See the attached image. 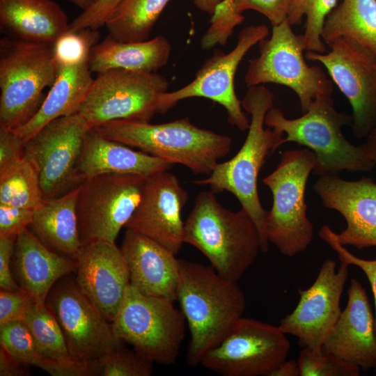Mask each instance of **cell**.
I'll use <instances>...</instances> for the list:
<instances>
[{
    "label": "cell",
    "instance_id": "obj_1",
    "mask_svg": "<svg viewBox=\"0 0 376 376\" xmlns=\"http://www.w3.org/2000/svg\"><path fill=\"white\" fill-rule=\"evenodd\" d=\"M274 95L263 85L248 87L242 100L243 109L251 114L246 139L230 159L218 163L210 175L194 182L207 185L214 194L232 193L242 208L253 221L259 233L260 251L269 249L266 232L267 212L262 206L258 191V177L267 159L283 145V133L265 127L267 112L274 107Z\"/></svg>",
    "mask_w": 376,
    "mask_h": 376
},
{
    "label": "cell",
    "instance_id": "obj_2",
    "mask_svg": "<svg viewBox=\"0 0 376 376\" xmlns=\"http://www.w3.org/2000/svg\"><path fill=\"white\" fill-rule=\"evenodd\" d=\"M177 300L190 331L187 354L191 366L217 345L242 317L244 294L237 281L219 274L212 266L180 260Z\"/></svg>",
    "mask_w": 376,
    "mask_h": 376
},
{
    "label": "cell",
    "instance_id": "obj_3",
    "mask_svg": "<svg viewBox=\"0 0 376 376\" xmlns=\"http://www.w3.org/2000/svg\"><path fill=\"white\" fill-rule=\"evenodd\" d=\"M213 191H201L185 222L184 242L199 250L224 278L237 281L253 264L259 250V233L242 208L224 207Z\"/></svg>",
    "mask_w": 376,
    "mask_h": 376
},
{
    "label": "cell",
    "instance_id": "obj_4",
    "mask_svg": "<svg viewBox=\"0 0 376 376\" xmlns=\"http://www.w3.org/2000/svg\"><path fill=\"white\" fill-rule=\"evenodd\" d=\"M91 130L173 165L182 164L195 174L207 175L232 146L230 136L198 127L188 117L161 124L116 120Z\"/></svg>",
    "mask_w": 376,
    "mask_h": 376
},
{
    "label": "cell",
    "instance_id": "obj_5",
    "mask_svg": "<svg viewBox=\"0 0 376 376\" xmlns=\"http://www.w3.org/2000/svg\"><path fill=\"white\" fill-rule=\"evenodd\" d=\"M265 125L285 134L283 145L294 142L312 150L317 159L313 173L318 177L375 168L363 144L355 146L343 135L342 127L352 126V116L337 111L331 95L317 97L304 113L293 119L273 107L265 115Z\"/></svg>",
    "mask_w": 376,
    "mask_h": 376
},
{
    "label": "cell",
    "instance_id": "obj_6",
    "mask_svg": "<svg viewBox=\"0 0 376 376\" xmlns=\"http://www.w3.org/2000/svg\"><path fill=\"white\" fill-rule=\"evenodd\" d=\"M52 45L8 36L0 41V127L15 130L42 105L57 75Z\"/></svg>",
    "mask_w": 376,
    "mask_h": 376
},
{
    "label": "cell",
    "instance_id": "obj_7",
    "mask_svg": "<svg viewBox=\"0 0 376 376\" xmlns=\"http://www.w3.org/2000/svg\"><path fill=\"white\" fill-rule=\"evenodd\" d=\"M316 164V156L308 148L286 150L276 168L263 180L273 198L266 216L267 239L285 256L304 251L313 240L305 194Z\"/></svg>",
    "mask_w": 376,
    "mask_h": 376
},
{
    "label": "cell",
    "instance_id": "obj_8",
    "mask_svg": "<svg viewBox=\"0 0 376 376\" xmlns=\"http://www.w3.org/2000/svg\"><path fill=\"white\" fill-rule=\"evenodd\" d=\"M185 321L171 300L144 295L130 284L111 324L116 336L140 355L152 363L171 365L185 336Z\"/></svg>",
    "mask_w": 376,
    "mask_h": 376
},
{
    "label": "cell",
    "instance_id": "obj_9",
    "mask_svg": "<svg viewBox=\"0 0 376 376\" xmlns=\"http://www.w3.org/2000/svg\"><path fill=\"white\" fill-rule=\"evenodd\" d=\"M259 55L249 61L244 82L247 87L276 84L297 95L304 113L320 95H331L334 84L324 70L306 62L301 35L295 34L286 19L273 26L269 38L258 42Z\"/></svg>",
    "mask_w": 376,
    "mask_h": 376
},
{
    "label": "cell",
    "instance_id": "obj_10",
    "mask_svg": "<svg viewBox=\"0 0 376 376\" xmlns=\"http://www.w3.org/2000/svg\"><path fill=\"white\" fill-rule=\"evenodd\" d=\"M169 81L157 72L113 69L98 73L77 112L91 129L116 120L150 122Z\"/></svg>",
    "mask_w": 376,
    "mask_h": 376
},
{
    "label": "cell",
    "instance_id": "obj_11",
    "mask_svg": "<svg viewBox=\"0 0 376 376\" xmlns=\"http://www.w3.org/2000/svg\"><path fill=\"white\" fill-rule=\"evenodd\" d=\"M290 350L286 334L279 326L242 316L200 364L223 376H270Z\"/></svg>",
    "mask_w": 376,
    "mask_h": 376
},
{
    "label": "cell",
    "instance_id": "obj_12",
    "mask_svg": "<svg viewBox=\"0 0 376 376\" xmlns=\"http://www.w3.org/2000/svg\"><path fill=\"white\" fill-rule=\"evenodd\" d=\"M269 34L266 25H250L239 33L235 47L228 53L214 51L187 85L172 92L163 93L159 100V113H164L180 100L204 97L221 105L226 110L228 122L244 132L250 120L235 91L234 79L237 68L247 52Z\"/></svg>",
    "mask_w": 376,
    "mask_h": 376
},
{
    "label": "cell",
    "instance_id": "obj_13",
    "mask_svg": "<svg viewBox=\"0 0 376 376\" xmlns=\"http://www.w3.org/2000/svg\"><path fill=\"white\" fill-rule=\"evenodd\" d=\"M147 178L133 174H104L79 186L77 216L82 243L116 241L138 207Z\"/></svg>",
    "mask_w": 376,
    "mask_h": 376
},
{
    "label": "cell",
    "instance_id": "obj_14",
    "mask_svg": "<svg viewBox=\"0 0 376 376\" xmlns=\"http://www.w3.org/2000/svg\"><path fill=\"white\" fill-rule=\"evenodd\" d=\"M91 130L77 113L53 120L26 140L24 156L38 171L44 199L61 196L80 185L77 164Z\"/></svg>",
    "mask_w": 376,
    "mask_h": 376
},
{
    "label": "cell",
    "instance_id": "obj_15",
    "mask_svg": "<svg viewBox=\"0 0 376 376\" xmlns=\"http://www.w3.org/2000/svg\"><path fill=\"white\" fill-rule=\"evenodd\" d=\"M327 45V53L306 52L305 57L324 66L352 107L353 134L366 138L376 122V58L348 37L334 39Z\"/></svg>",
    "mask_w": 376,
    "mask_h": 376
},
{
    "label": "cell",
    "instance_id": "obj_16",
    "mask_svg": "<svg viewBox=\"0 0 376 376\" xmlns=\"http://www.w3.org/2000/svg\"><path fill=\"white\" fill-rule=\"evenodd\" d=\"M45 304L56 319L74 361L91 365L123 345L111 322L76 282L52 288Z\"/></svg>",
    "mask_w": 376,
    "mask_h": 376
},
{
    "label": "cell",
    "instance_id": "obj_17",
    "mask_svg": "<svg viewBox=\"0 0 376 376\" xmlns=\"http://www.w3.org/2000/svg\"><path fill=\"white\" fill-rule=\"evenodd\" d=\"M348 267L340 263L336 270L334 260L323 262L314 283L299 289L295 308L283 318L279 325L286 334L297 337L299 345L320 351L340 314V298L347 279Z\"/></svg>",
    "mask_w": 376,
    "mask_h": 376
},
{
    "label": "cell",
    "instance_id": "obj_18",
    "mask_svg": "<svg viewBox=\"0 0 376 376\" xmlns=\"http://www.w3.org/2000/svg\"><path fill=\"white\" fill-rule=\"evenodd\" d=\"M188 200L187 191L169 171L150 176L146 180L141 201L125 228L177 255L185 243L181 213Z\"/></svg>",
    "mask_w": 376,
    "mask_h": 376
},
{
    "label": "cell",
    "instance_id": "obj_19",
    "mask_svg": "<svg viewBox=\"0 0 376 376\" xmlns=\"http://www.w3.org/2000/svg\"><path fill=\"white\" fill-rule=\"evenodd\" d=\"M76 261V283L111 322L130 284L121 249L114 242L89 241L82 243Z\"/></svg>",
    "mask_w": 376,
    "mask_h": 376
},
{
    "label": "cell",
    "instance_id": "obj_20",
    "mask_svg": "<svg viewBox=\"0 0 376 376\" xmlns=\"http://www.w3.org/2000/svg\"><path fill=\"white\" fill-rule=\"evenodd\" d=\"M313 189L325 207L337 211L346 221V228L336 233L342 245L358 249L376 246V183L372 179L323 175Z\"/></svg>",
    "mask_w": 376,
    "mask_h": 376
},
{
    "label": "cell",
    "instance_id": "obj_21",
    "mask_svg": "<svg viewBox=\"0 0 376 376\" xmlns=\"http://www.w3.org/2000/svg\"><path fill=\"white\" fill-rule=\"evenodd\" d=\"M120 249L132 286L146 296L177 300L180 260L176 255L149 237L128 229Z\"/></svg>",
    "mask_w": 376,
    "mask_h": 376
},
{
    "label": "cell",
    "instance_id": "obj_22",
    "mask_svg": "<svg viewBox=\"0 0 376 376\" xmlns=\"http://www.w3.org/2000/svg\"><path fill=\"white\" fill-rule=\"evenodd\" d=\"M345 308L326 339L323 347L363 370L376 366V331L365 288L351 280Z\"/></svg>",
    "mask_w": 376,
    "mask_h": 376
},
{
    "label": "cell",
    "instance_id": "obj_23",
    "mask_svg": "<svg viewBox=\"0 0 376 376\" xmlns=\"http://www.w3.org/2000/svg\"><path fill=\"white\" fill-rule=\"evenodd\" d=\"M91 130L85 136L77 164V176L84 180L104 174H133L148 178L169 171L173 164Z\"/></svg>",
    "mask_w": 376,
    "mask_h": 376
},
{
    "label": "cell",
    "instance_id": "obj_24",
    "mask_svg": "<svg viewBox=\"0 0 376 376\" xmlns=\"http://www.w3.org/2000/svg\"><path fill=\"white\" fill-rule=\"evenodd\" d=\"M13 256L17 283L39 304L58 279L77 268L76 260L52 251L28 228L17 236Z\"/></svg>",
    "mask_w": 376,
    "mask_h": 376
},
{
    "label": "cell",
    "instance_id": "obj_25",
    "mask_svg": "<svg viewBox=\"0 0 376 376\" xmlns=\"http://www.w3.org/2000/svg\"><path fill=\"white\" fill-rule=\"evenodd\" d=\"M0 26L13 38L53 44L70 23L52 0H0Z\"/></svg>",
    "mask_w": 376,
    "mask_h": 376
},
{
    "label": "cell",
    "instance_id": "obj_26",
    "mask_svg": "<svg viewBox=\"0 0 376 376\" xmlns=\"http://www.w3.org/2000/svg\"><path fill=\"white\" fill-rule=\"evenodd\" d=\"M79 187L44 199L33 210L31 232L52 251L76 260L82 245L77 216Z\"/></svg>",
    "mask_w": 376,
    "mask_h": 376
},
{
    "label": "cell",
    "instance_id": "obj_27",
    "mask_svg": "<svg viewBox=\"0 0 376 376\" xmlns=\"http://www.w3.org/2000/svg\"><path fill=\"white\" fill-rule=\"evenodd\" d=\"M89 63L57 69L56 79L33 117L13 130L25 140L56 118L77 113L93 81Z\"/></svg>",
    "mask_w": 376,
    "mask_h": 376
},
{
    "label": "cell",
    "instance_id": "obj_28",
    "mask_svg": "<svg viewBox=\"0 0 376 376\" xmlns=\"http://www.w3.org/2000/svg\"><path fill=\"white\" fill-rule=\"evenodd\" d=\"M169 40L158 36L143 42H122L107 36L92 49L89 58L91 72L113 69L156 72L166 65L171 55Z\"/></svg>",
    "mask_w": 376,
    "mask_h": 376
},
{
    "label": "cell",
    "instance_id": "obj_29",
    "mask_svg": "<svg viewBox=\"0 0 376 376\" xmlns=\"http://www.w3.org/2000/svg\"><path fill=\"white\" fill-rule=\"evenodd\" d=\"M348 37L376 58V0H343L327 17L322 38L327 44Z\"/></svg>",
    "mask_w": 376,
    "mask_h": 376
},
{
    "label": "cell",
    "instance_id": "obj_30",
    "mask_svg": "<svg viewBox=\"0 0 376 376\" xmlns=\"http://www.w3.org/2000/svg\"><path fill=\"white\" fill-rule=\"evenodd\" d=\"M170 0H123L105 24L109 36L122 42L148 40Z\"/></svg>",
    "mask_w": 376,
    "mask_h": 376
},
{
    "label": "cell",
    "instance_id": "obj_31",
    "mask_svg": "<svg viewBox=\"0 0 376 376\" xmlns=\"http://www.w3.org/2000/svg\"><path fill=\"white\" fill-rule=\"evenodd\" d=\"M0 345L19 361L37 366L53 376L93 375L91 365L72 367L47 359L40 352L32 334L22 320L0 325Z\"/></svg>",
    "mask_w": 376,
    "mask_h": 376
},
{
    "label": "cell",
    "instance_id": "obj_32",
    "mask_svg": "<svg viewBox=\"0 0 376 376\" xmlns=\"http://www.w3.org/2000/svg\"><path fill=\"white\" fill-rule=\"evenodd\" d=\"M43 200L38 171L24 156L0 169V203L34 210Z\"/></svg>",
    "mask_w": 376,
    "mask_h": 376
},
{
    "label": "cell",
    "instance_id": "obj_33",
    "mask_svg": "<svg viewBox=\"0 0 376 376\" xmlns=\"http://www.w3.org/2000/svg\"><path fill=\"white\" fill-rule=\"evenodd\" d=\"M22 321L32 334L41 354L49 361L72 367L90 365L72 359L63 331L45 304L33 302Z\"/></svg>",
    "mask_w": 376,
    "mask_h": 376
},
{
    "label": "cell",
    "instance_id": "obj_34",
    "mask_svg": "<svg viewBox=\"0 0 376 376\" xmlns=\"http://www.w3.org/2000/svg\"><path fill=\"white\" fill-rule=\"evenodd\" d=\"M338 0H297L289 8L287 19L291 26L298 25L306 17L302 34L306 52H326L322 32L325 19L336 7Z\"/></svg>",
    "mask_w": 376,
    "mask_h": 376
},
{
    "label": "cell",
    "instance_id": "obj_35",
    "mask_svg": "<svg viewBox=\"0 0 376 376\" xmlns=\"http://www.w3.org/2000/svg\"><path fill=\"white\" fill-rule=\"evenodd\" d=\"M97 30L68 29L52 45L54 58L57 69L89 61L93 48L98 43Z\"/></svg>",
    "mask_w": 376,
    "mask_h": 376
},
{
    "label": "cell",
    "instance_id": "obj_36",
    "mask_svg": "<svg viewBox=\"0 0 376 376\" xmlns=\"http://www.w3.org/2000/svg\"><path fill=\"white\" fill-rule=\"evenodd\" d=\"M152 362L123 345L91 363L93 375L150 376Z\"/></svg>",
    "mask_w": 376,
    "mask_h": 376
},
{
    "label": "cell",
    "instance_id": "obj_37",
    "mask_svg": "<svg viewBox=\"0 0 376 376\" xmlns=\"http://www.w3.org/2000/svg\"><path fill=\"white\" fill-rule=\"evenodd\" d=\"M300 376H358L361 368L329 352L304 347L297 359Z\"/></svg>",
    "mask_w": 376,
    "mask_h": 376
},
{
    "label": "cell",
    "instance_id": "obj_38",
    "mask_svg": "<svg viewBox=\"0 0 376 376\" xmlns=\"http://www.w3.org/2000/svg\"><path fill=\"white\" fill-rule=\"evenodd\" d=\"M290 4L288 0H223L218 6L220 10L237 25L242 23V13L256 10L266 17L273 26L285 20Z\"/></svg>",
    "mask_w": 376,
    "mask_h": 376
},
{
    "label": "cell",
    "instance_id": "obj_39",
    "mask_svg": "<svg viewBox=\"0 0 376 376\" xmlns=\"http://www.w3.org/2000/svg\"><path fill=\"white\" fill-rule=\"evenodd\" d=\"M320 238L324 240L336 253L340 263L347 265L359 267L366 275L374 295L375 299V327L376 331V260L360 258L350 252L338 240L336 233L329 226H323L319 232Z\"/></svg>",
    "mask_w": 376,
    "mask_h": 376
},
{
    "label": "cell",
    "instance_id": "obj_40",
    "mask_svg": "<svg viewBox=\"0 0 376 376\" xmlns=\"http://www.w3.org/2000/svg\"><path fill=\"white\" fill-rule=\"evenodd\" d=\"M33 302L31 297L22 288L14 291L1 290L0 325L22 320Z\"/></svg>",
    "mask_w": 376,
    "mask_h": 376
},
{
    "label": "cell",
    "instance_id": "obj_41",
    "mask_svg": "<svg viewBox=\"0 0 376 376\" xmlns=\"http://www.w3.org/2000/svg\"><path fill=\"white\" fill-rule=\"evenodd\" d=\"M123 0H98L89 9L75 17L70 23V30L91 29L97 30L106 23Z\"/></svg>",
    "mask_w": 376,
    "mask_h": 376
},
{
    "label": "cell",
    "instance_id": "obj_42",
    "mask_svg": "<svg viewBox=\"0 0 376 376\" xmlns=\"http://www.w3.org/2000/svg\"><path fill=\"white\" fill-rule=\"evenodd\" d=\"M33 210L0 203V236H18L29 227Z\"/></svg>",
    "mask_w": 376,
    "mask_h": 376
},
{
    "label": "cell",
    "instance_id": "obj_43",
    "mask_svg": "<svg viewBox=\"0 0 376 376\" xmlns=\"http://www.w3.org/2000/svg\"><path fill=\"white\" fill-rule=\"evenodd\" d=\"M17 236H0V288L4 290H17L20 288L11 271Z\"/></svg>",
    "mask_w": 376,
    "mask_h": 376
},
{
    "label": "cell",
    "instance_id": "obj_44",
    "mask_svg": "<svg viewBox=\"0 0 376 376\" xmlns=\"http://www.w3.org/2000/svg\"><path fill=\"white\" fill-rule=\"evenodd\" d=\"M25 142L15 131L0 127V169L24 157Z\"/></svg>",
    "mask_w": 376,
    "mask_h": 376
},
{
    "label": "cell",
    "instance_id": "obj_45",
    "mask_svg": "<svg viewBox=\"0 0 376 376\" xmlns=\"http://www.w3.org/2000/svg\"><path fill=\"white\" fill-rule=\"evenodd\" d=\"M27 364L23 363L0 347V375L27 376L31 373Z\"/></svg>",
    "mask_w": 376,
    "mask_h": 376
},
{
    "label": "cell",
    "instance_id": "obj_46",
    "mask_svg": "<svg viewBox=\"0 0 376 376\" xmlns=\"http://www.w3.org/2000/svg\"><path fill=\"white\" fill-rule=\"evenodd\" d=\"M299 368L297 361L287 359L282 362L270 376H299Z\"/></svg>",
    "mask_w": 376,
    "mask_h": 376
},
{
    "label": "cell",
    "instance_id": "obj_47",
    "mask_svg": "<svg viewBox=\"0 0 376 376\" xmlns=\"http://www.w3.org/2000/svg\"><path fill=\"white\" fill-rule=\"evenodd\" d=\"M366 138V141L363 146L373 161L376 168V126L371 130Z\"/></svg>",
    "mask_w": 376,
    "mask_h": 376
},
{
    "label": "cell",
    "instance_id": "obj_48",
    "mask_svg": "<svg viewBox=\"0 0 376 376\" xmlns=\"http://www.w3.org/2000/svg\"><path fill=\"white\" fill-rule=\"evenodd\" d=\"M223 0H194L195 6L201 10L211 15Z\"/></svg>",
    "mask_w": 376,
    "mask_h": 376
},
{
    "label": "cell",
    "instance_id": "obj_49",
    "mask_svg": "<svg viewBox=\"0 0 376 376\" xmlns=\"http://www.w3.org/2000/svg\"><path fill=\"white\" fill-rule=\"evenodd\" d=\"M68 1L75 4L83 11L89 9L94 4H95L98 0H67Z\"/></svg>",
    "mask_w": 376,
    "mask_h": 376
},
{
    "label": "cell",
    "instance_id": "obj_50",
    "mask_svg": "<svg viewBox=\"0 0 376 376\" xmlns=\"http://www.w3.org/2000/svg\"><path fill=\"white\" fill-rule=\"evenodd\" d=\"M288 2H289L290 7V6H291L292 4H293V3H294L296 1H297V0H288ZM290 7H289V8H290Z\"/></svg>",
    "mask_w": 376,
    "mask_h": 376
},
{
    "label": "cell",
    "instance_id": "obj_51",
    "mask_svg": "<svg viewBox=\"0 0 376 376\" xmlns=\"http://www.w3.org/2000/svg\"><path fill=\"white\" fill-rule=\"evenodd\" d=\"M375 373H376V366L375 367Z\"/></svg>",
    "mask_w": 376,
    "mask_h": 376
},
{
    "label": "cell",
    "instance_id": "obj_52",
    "mask_svg": "<svg viewBox=\"0 0 376 376\" xmlns=\"http://www.w3.org/2000/svg\"><path fill=\"white\" fill-rule=\"evenodd\" d=\"M375 126H376V122H375Z\"/></svg>",
    "mask_w": 376,
    "mask_h": 376
}]
</instances>
